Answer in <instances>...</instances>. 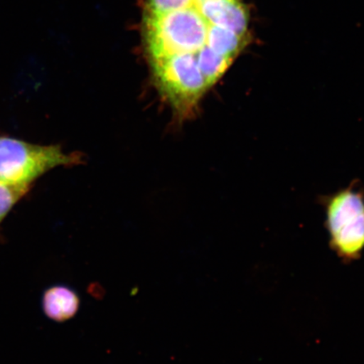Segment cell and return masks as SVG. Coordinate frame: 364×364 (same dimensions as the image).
Returning <instances> with one entry per match:
<instances>
[{
  "instance_id": "obj_5",
  "label": "cell",
  "mask_w": 364,
  "mask_h": 364,
  "mask_svg": "<svg viewBox=\"0 0 364 364\" xmlns=\"http://www.w3.org/2000/svg\"><path fill=\"white\" fill-rule=\"evenodd\" d=\"M80 304L79 295L67 286H53L43 294L45 315L58 322L66 321L74 317L79 311Z\"/></svg>"
},
{
  "instance_id": "obj_2",
  "label": "cell",
  "mask_w": 364,
  "mask_h": 364,
  "mask_svg": "<svg viewBox=\"0 0 364 364\" xmlns=\"http://www.w3.org/2000/svg\"><path fill=\"white\" fill-rule=\"evenodd\" d=\"M81 157L57 145H36L0 136V181L30 185L59 166L78 165Z\"/></svg>"
},
{
  "instance_id": "obj_6",
  "label": "cell",
  "mask_w": 364,
  "mask_h": 364,
  "mask_svg": "<svg viewBox=\"0 0 364 364\" xmlns=\"http://www.w3.org/2000/svg\"><path fill=\"white\" fill-rule=\"evenodd\" d=\"M30 185L11 184L0 181V223L11 208L28 192Z\"/></svg>"
},
{
  "instance_id": "obj_4",
  "label": "cell",
  "mask_w": 364,
  "mask_h": 364,
  "mask_svg": "<svg viewBox=\"0 0 364 364\" xmlns=\"http://www.w3.org/2000/svg\"><path fill=\"white\" fill-rule=\"evenodd\" d=\"M202 9L213 26L224 27L240 36L247 34L249 12L240 0H204Z\"/></svg>"
},
{
  "instance_id": "obj_1",
  "label": "cell",
  "mask_w": 364,
  "mask_h": 364,
  "mask_svg": "<svg viewBox=\"0 0 364 364\" xmlns=\"http://www.w3.org/2000/svg\"><path fill=\"white\" fill-rule=\"evenodd\" d=\"M159 95L179 120L194 116L198 104L210 90L198 62L191 55H174L149 61Z\"/></svg>"
},
{
  "instance_id": "obj_3",
  "label": "cell",
  "mask_w": 364,
  "mask_h": 364,
  "mask_svg": "<svg viewBox=\"0 0 364 364\" xmlns=\"http://www.w3.org/2000/svg\"><path fill=\"white\" fill-rule=\"evenodd\" d=\"M330 247L344 263L356 262L364 250V196L346 188L326 202Z\"/></svg>"
}]
</instances>
